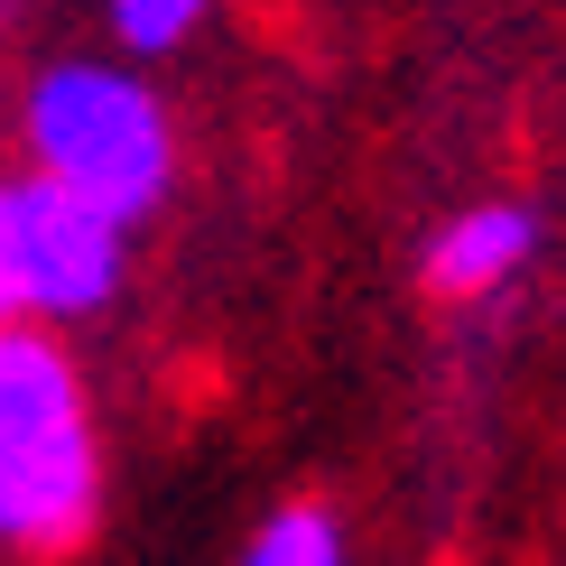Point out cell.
I'll list each match as a JSON object with an SVG mask.
<instances>
[{
    "label": "cell",
    "mask_w": 566,
    "mask_h": 566,
    "mask_svg": "<svg viewBox=\"0 0 566 566\" xmlns=\"http://www.w3.org/2000/svg\"><path fill=\"white\" fill-rule=\"evenodd\" d=\"M103 502V455L84 428V381L56 335L0 325V548L75 557Z\"/></svg>",
    "instance_id": "obj_1"
},
{
    "label": "cell",
    "mask_w": 566,
    "mask_h": 566,
    "mask_svg": "<svg viewBox=\"0 0 566 566\" xmlns=\"http://www.w3.org/2000/svg\"><path fill=\"white\" fill-rule=\"evenodd\" d=\"M29 158L38 177H56L65 196H84L93 214L139 223L168 205L177 177V139H168V103L122 65H46L29 84Z\"/></svg>",
    "instance_id": "obj_2"
},
{
    "label": "cell",
    "mask_w": 566,
    "mask_h": 566,
    "mask_svg": "<svg viewBox=\"0 0 566 566\" xmlns=\"http://www.w3.org/2000/svg\"><path fill=\"white\" fill-rule=\"evenodd\" d=\"M10 205V251H19V297L29 316H93L122 289V223L65 196L56 177H0Z\"/></svg>",
    "instance_id": "obj_3"
},
{
    "label": "cell",
    "mask_w": 566,
    "mask_h": 566,
    "mask_svg": "<svg viewBox=\"0 0 566 566\" xmlns=\"http://www.w3.org/2000/svg\"><path fill=\"white\" fill-rule=\"evenodd\" d=\"M538 251V223L530 205H474V214H455L428 242V289L437 297H492L511 270H521Z\"/></svg>",
    "instance_id": "obj_4"
},
{
    "label": "cell",
    "mask_w": 566,
    "mask_h": 566,
    "mask_svg": "<svg viewBox=\"0 0 566 566\" xmlns=\"http://www.w3.org/2000/svg\"><path fill=\"white\" fill-rule=\"evenodd\" d=\"M242 566H344V521L325 502H279L261 530H251Z\"/></svg>",
    "instance_id": "obj_5"
},
{
    "label": "cell",
    "mask_w": 566,
    "mask_h": 566,
    "mask_svg": "<svg viewBox=\"0 0 566 566\" xmlns=\"http://www.w3.org/2000/svg\"><path fill=\"white\" fill-rule=\"evenodd\" d=\"M205 10H214V0H112V38L139 46V56H158V46H177Z\"/></svg>",
    "instance_id": "obj_6"
},
{
    "label": "cell",
    "mask_w": 566,
    "mask_h": 566,
    "mask_svg": "<svg viewBox=\"0 0 566 566\" xmlns=\"http://www.w3.org/2000/svg\"><path fill=\"white\" fill-rule=\"evenodd\" d=\"M0 325H29V297H19V251H10V205H0Z\"/></svg>",
    "instance_id": "obj_7"
},
{
    "label": "cell",
    "mask_w": 566,
    "mask_h": 566,
    "mask_svg": "<svg viewBox=\"0 0 566 566\" xmlns=\"http://www.w3.org/2000/svg\"><path fill=\"white\" fill-rule=\"evenodd\" d=\"M0 10H10V0H0Z\"/></svg>",
    "instance_id": "obj_8"
}]
</instances>
